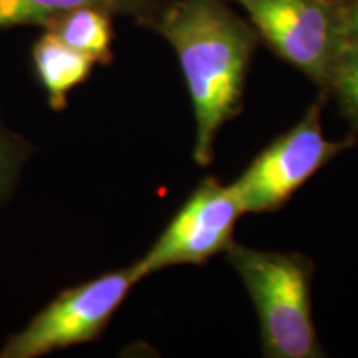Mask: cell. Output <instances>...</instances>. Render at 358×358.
Here are the masks:
<instances>
[{"label": "cell", "mask_w": 358, "mask_h": 358, "mask_svg": "<svg viewBox=\"0 0 358 358\" xmlns=\"http://www.w3.org/2000/svg\"><path fill=\"white\" fill-rule=\"evenodd\" d=\"M148 25L176 53L196 118L192 155L208 166L224 123L243 108L256 30L224 0H166Z\"/></svg>", "instance_id": "obj_1"}, {"label": "cell", "mask_w": 358, "mask_h": 358, "mask_svg": "<svg viewBox=\"0 0 358 358\" xmlns=\"http://www.w3.org/2000/svg\"><path fill=\"white\" fill-rule=\"evenodd\" d=\"M226 254L256 307L264 355L324 357L312 320L307 259L297 254L252 249L234 241L227 245Z\"/></svg>", "instance_id": "obj_2"}, {"label": "cell", "mask_w": 358, "mask_h": 358, "mask_svg": "<svg viewBox=\"0 0 358 358\" xmlns=\"http://www.w3.org/2000/svg\"><path fill=\"white\" fill-rule=\"evenodd\" d=\"M257 37L320 87H329L343 48V7L332 0H234Z\"/></svg>", "instance_id": "obj_3"}, {"label": "cell", "mask_w": 358, "mask_h": 358, "mask_svg": "<svg viewBox=\"0 0 358 358\" xmlns=\"http://www.w3.org/2000/svg\"><path fill=\"white\" fill-rule=\"evenodd\" d=\"M163 3V0H0V30L43 27L58 13L80 7L103 8L113 15H129L150 24Z\"/></svg>", "instance_id": "obj_8"}, {"label": "cell", "mask_w": 358, "mask_h": 358, "mask_svg": "<svg viewBox=\"0 0 358 358\" xmlns=\"http://www.w3.org/2000/svg\"><path fill=\"white\" fill-rule=\"evenodd\" d=\"M43 29L95 64L110 65L113 62V13L103 8L80 7L52 17Z\"/></svg>", "instance_id": "obj_9"}, {"label": "cell", "mask_w": 358, "mask_h": 358, "mask_svg": "<svg viewBox=\"0 0 358 358\" xmlns=\"http://www.w3.org/2000/svg\"><path fill=\"white\" fill-rule=\"evenodd\" d=\"M32 65L35 77L47 93L48 106L53 111H64L69 95L90 78L95 62L45 30L32 45Z\"/></svg>", "instance_id": "obj_7"}, {"label": "cell", "mask_w": 358, "mask_h": 358, "mask_svg": "<svg viewBox=\"0 0 358 358\" xmlns=\"http://www.w3.org/2000/svg\"><path fill=\"white\" fill-rule=\"evenodd\" d=\"M334 3H337V6H340V7H347L348 3H352L353 0H332Z\"/></svg>", "instance_id": "obj_13"}, {"label": "cell", "mask_w": 358, "mask_h": 358, "mask_svg": "<svg viewBox=\"0 0 358 358\" xmlns=\"http://www.w3.org/2000/svg\"><path fill=\"white\" fill-rule=\"evenodd\" d=\"M25 159L24 141L0 127V199L12 189L19 169Z\"/></svg>", "instance_id": "obj_11"}, {"label": "cell", "mask_w": 358, "mask_h": 358, "mask_svg": "<svg viewBox=\"0 0 358 358\" xmlns=\"http://www.w3.org/2000/svg\"><path fill=\"white\" fill-rule=\"evenodd\" d=\"M352 145L353 138L330 141L325 136L320 103H313L301 122L275 138L229 186L244 214L274 211Z\"/></svg>", "instance_id": "obj_5"}, {"label": "cell", "mask_w": 358, "mask_h": 358, "mask_svg": "<svg viewBox=\"0 0 358 358\" xmlns=\"http://www.w3.org/2000/svg\"><path fill=\"white\" fill-rule=\"evenodd\" d=\"M243 214L231 186L204 179L150 250L133 264L140 280L173 266L204 264L226 250Z\"/></svg>", "instance_id": "obj_6"}, {"label": "cell", "mask_w": 358, "mask_h": 358, "mask_svg": "<svg viewBox=\"0 0 358 358\" xmlns=\"http://www.w3.org/2000/svg\"><path fill=\"white\" fill-rule=\"evenodd\" d=\"M329 87L338 98V103L358 127V50L345 45L332 71Z\"/></svg>", "instance_id": "obj_10"}, {"label": "cell", "mask_w": 358, "mask_h": 358, "mask_svg": "<svg viewBox=\"0 0 358 358\" xmlns=\"http://www.w3.org/2000/svg\"><path fill=\"white\" fill-rule=\"evenodd\" d=\"M138 282L140 277L131 264L64 290L24 330L7 340L0 358H37L92 342L105 330Z\"/></svg>", "instance_id": "obj_4"}, {"label": "cell", "mask_w": 358, "mask_h": 358, "mask_svg": "<svg viewBox=\"0 0 358 358\" xmlns=\"http://www.w3.org/2000/svg\"><path fill=\"white\" fill-rule=\"evenodd\" d=\"M343 32H345V45L358 50V0H353L343 7Z\"/></svg>", "instance_id": "obj_12"}]
</instances>
